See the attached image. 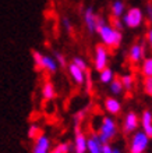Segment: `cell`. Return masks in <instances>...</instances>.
<instances>
[{"instance_id":"cell-1","label":"cell","mask_w":152,"mask_h":153,"mask_svg":"<svg viewBox=\"0 0 152 153\" xmlns=\"http://www.w3.org/2000/svg\"><path fill=\"white\" fill-rule=\"evenodd\" d=\"M96 32L99 33V38H100V42L103 45L105 48L108 49H116L119 48L123 42V33L120 31L115 29L110 24H106L103 27H100Z\"/></svg>"},{"instance_id":"cell-2","label":"cell","mask_w":152,"mask_h":153,"mask_svg":"<svg viewBox=\"0 0 152 153\" xmlns=\"http://www.w3.org/2000/svg\"><path fill=\"white\" fill-rule=\"evenodd\" d=\"M32 59H34V64H35V70L36 71H46L49 74H56L57 73V65L55 57L46 56L42 54L38 50H32Z\"/></svg>"},{"instance_id":"cell-3","label":"cell","mask_w":152,"mask_h":153,"mask_svg":"<svg viewBox=\"0 0 152 153\" xmlns=\"http://www.w3.org/2000/svg\"><path fill=\"white\" fill-rule=\"evenodd\" d=\"M116 132H117L116 121L113 120L112 117H103L99 125V132H98L100 142L102 143H110L112 138L116 135Z\"/></svg>"},{"instance_id":"cell-4","label":"cell","mask_w":152,"mask_h":153,"mask_svg":"<svg viewBox=\"0 0 152 153\" xmlns=\"http://www.w3.org/2000/svg\"><path fill=\"white\" fill-rule=\"evenodd\" d=\"M121 21H123L124 27L136 29L138 27H141V24L144 22V13L138 7H131V8H128V10H126Z\"/></svg>"},{"instance_id":"cell-5","label":"cell","mask_w":152,"mask_h":153,"mask_svg":"<svg viewBox=\"0 0 152 153\" xmlns=\"http://www.w3.org/2000/svg\"><path fill=\"white\" fill-rule=\"evenodd\" d=\"M149 146V138L142 131H136L130 139L128 152L130 153H145Z\"/></svg>"},{"instance_id":"cell-6","label":"cell","mask_w":152,"mask_h":153,"mask_svg":"<svg viewBox=\"0 0 152 153\" xmlns=\"http://www.w3.org/2000/svg\"><path fill=\"white\" fill-rule=\"evenodd\" d=\"M109 63V49L105 48L102 43H99L95 48V53H94V67L96 71H100L108 67Z\"/></svg>"},{"instance_id":"cell-7","label":"cell","mask_w":152,"mask_h":153,"mask_svg":"<svg viewBox=\"0 0 152 153\" xmlns=\"http://www.w3.org/2000/svg\"><path fill=\"white\" fill-rule=\"evenodd\" d=\"M74 153H87V137L81 131L80 125H74V141H73Z\"/></svg>"},{"instance_id":"cell-8","label":"cell","mask_w":152,"mask_h":153,"mask_svg":"<svg viewBox=\"0 0 152 153\" xmlns=\"http://www.w3.org/2000/svg\"><path fill=\"white\" fill-rule=\"evenodd\" d=\"M145 56V43L144 42H138V43H134L131 48L128 49V61L131 64H138L141 60H144Z\"/></svg>"},{"instance_id":"cell-9","label":"cell","mask_w":152,"mask_h":153,"mask_svg":"<svg viewBox=\"0 0 152 153\" xmlns=\"http://www.w3.org/2000/svg\"><path fill=\"white\" fill-rule=\"evenodd\" d=\"M140 127V117L134 111H128L124 116L123 120V132L124 134H133L136 132Z\"/></svg>"},{"instance_id":"cell-10","label":"cell","mask_w":152,"mask_h":153,"mask_svg":"<svg viewBox=\"0 0 152 153\" xmlns=\"http://www.w3.org/2000/svg\"><path fill=\"white\" fill-rule=\"evenodd\" d=\"M32 153H50V139L43 132L34 139Z\"/></svg>"},{"instance_id":"cell-11","label":"cell","mask_w":152,"mask_h":153,"mask_svg":"<svg viewBox=\"0 0 152 153\" xmlns=\"http://www.w3.org/2000/svg\"><path fill=\"white\" fill-rule=\"evenodd\" d=\"M67 67H68V74H70V76H71L73 82L77 84V85H84L85 73H87V71L78 68V67H77L76 64H73V63L67 64Z\"/></svg>"},{"instance_id":"cell-12","label":"cell","mask_w":152,"mask_h":153,"mask_svg":"<svg viewBox=\"0 0 152 153\" xmlns=\"http://www.w3.org/2000/svg\"><path fill=\"white\" fill-rule=\"evenodd\" d=\"M140 124L142 127V132L151 139L152 138V113L149 110H145L140 117Z\"/></svg>"},{"instance_id":"cell-13","label":"cell","mask_w":152,"mask_h":153,"mask_svg":"<svg viewBox=\"0 0 152 153\" xmlns=\"http://www.w3.org/2000/svg\"><path fill=\"white\" fill-rule=\"evenodd\" d=\"M103 106L106 113L110 114V116H117L121 111V103L117 99H115V97H106Z\"/></svg>"},{"instance_id":"cell-14","label":"cell","mask_w":152,"mask_h":153,"mask_svg":"<svg viewBox=\"0 0 152 153\" xmlns=\"http://www.w3.org/2000/svg\"><path fill=\"white\" fill-rule=\"evenodd\" d=\"M103 143L100 142L98 134H92L89 138H87V152L88 153H102Z\"/></svg>"},{"instance_id":"cell-15","label":"cell","mask_w":152,"mask_h":153,"mask_svg":"<svg viewBox=\"0 0 152 153\" xmlns=\"http://www.w3.org/2000/svg\"><path fill=\"white\" fill-rule=\"evenodd\" d=\"M84 22L89 33L96 32V14L92 8H87L84 11Z\"/></svg>"},{"instance_id":"cell-16","label":"cell","mask_w":152,"mask_h":153,"mask_svg":"<svg viewBox=\"0 0 152 153\" xmlns=\"http://www.w3.org/2000/svg\"><path fill=\"white\" fill-rule=\"evenodd\" d=\"M42 97H43L45 100H52L56 97V89H55V85L52 82H49L46 81L43 85H42Z\"/></svg>"},{"instance_id":"cell-17","label":"cell","mask_w":152,"mask_h":153,"mask_svg":"<svg viewBox=\"0 0 152 153\" xmlns=\"http://www.w3.org/2000/svg\"><path fill=\"white\" fill-rule=\"evenodd\" d=\"M110 13H112V17H116V18H120L123 17V14L126 13V4L121 0H115L110 6Z\"/></svg>"},{"instance_id":"cell-18","label":"cell","mask_w":152,"mask_h":153,"mask_svg":"<svg viewBox=\"0 0 152 153\" xmlns=\"http://www.w3.org/2000/svg\"><path fill=\"white\" fill-rule=\"evenodd\" d=\"M113 78H115V74H113L112 68L106 67V68H103V70H100V71H99V81H100V84H105V85L110 84V82L113 81Z\"/></svg>"},{"instance_id":"cell-19","label":"cell","mask_w":152,"mask_h":153,"mask_svg":"<svg viewBox=\"0 0 152 153\" xmlns=\"http://www.w3.org/2000/svg\"><path fill=\"white\" fill-rule=\"evenodd\" d=\"M120 81H121V84H123L124 91H131L134 88V85H136V78H134L133 74H124L120 78Z\"/></svg>"},{"instance_id":"cell-20","label":"cell","mask_w":152,"mask_h":153,"mask_svg":"<svg viewBox=\"0 0 152 153\" xmlns=\"http://www.w3.org/2000/svg\"><path fill=\"white\" fill-rule=\"evenodd\" d=\"M141 74L145 76H152V57H147L141 64Z\"/></svg>"},{"instance_id":"cell-21","label":"cell","mask_w":152,"mask_h":153,"mask_svg":"<svg viewBox=\"0 0 152 153\" xmlns=\"http://www.w3.org/2000/svg\"><path fill=\"white\" fill-rule=\"evenodd\" d=\"M110 91H112L113 95H120V93H123L124 88H123V84H121L120 78H117V76L113 78V81L110 82Z\"/></svg>"},{"instance_id":"cell-22","label":"cell","mask_w":152,"mask_h":153,"mask_svg":"<svg viewBox=\"0 0 152 153\" xmlns=\"http://www.w3.org/2000/svg\"><path fill=\"white\" fill-rule=\"evenodd\" d=\"M39 134H42V129H40V127L38 124H31L29 125V128H28V132H27V135H28L29 139H35Z\"/></svg>"},{"instance_id":"cell-23","label":"cell","mask_w":152,"mask_h":153,"mask_svg":"<svg viewBox=\"0 0 152 153\" xmlns=\"http://www.w3.org/2000/svg\"><path fill=\"white\" fill-rule=\"evenodd\" d=\"M71 63H73V64H76L77 67H78V68L84 70V71H88V64H87V61H85L84 59H82V57H78V56L73 57Z\"/></svg>"},{"instance_id":"cell-24","label":"cell","mask_w":152,"mask_h":153,"mask_svg":"<svg viewBox=\"0 0 152 153\" xmlns=\"http://www.w3.org/2000/svg\"><path fill=\"white\" fill-rule=\"evenodd\" d=\"M142 88H144V92L152 97V76H145L144 82H142Z\"/></svg>"},{"instance_id":"cell-25","label":"cell","mask_w":152,"mask_h":153,"mask_svg":"<svg viewBox=\"0 0 152 153\" xmlns=\"http://www.w3.org/2000/svg\"><path fill=\"white\" fill-rule=\"evenodd\" d=\"M55 60H56L59 67H67V59H66L64 54H61V53H59V52L55 53Z\"/></svg>"},{"instance_id":"cell-26","label":"cell","mask_w":152,"mask_h":153,"mask_svg":"<svg viewBox=\"0 0 152 153\" xmlns=\"http://www.w3.org/2000/svg\"><path fill=\"white\" fill-rule=\"evenodd\" d=\"M110 25H112L115 29H117V31H123L124 29V24L123 21L120 20V18H116V17H112V20H110Z\"/></svg>"},{"instance_id":"cell-27","label":"cell","mask_w":152,"mask_h":153,"mask_svg":"<svg viewBox=\"0 0 152 153\" xmlns=\"http://www.w3.org/2000/svg\"><path fill=\"white\" fill-rule=\"evenodd\" d=\"M84 86H85V89H87V92H88V93L92 92V75H91V73H89V71H87V73H85Z\"/></svg>"},{"instance_id":"cell-28","label":"cell","mask_w":152,"mask_h":153,"mask_svg":"<svg viewBox=\"0 0 152 153\" xmlns=\"http://www.w3.org/2000/svg\"><path fill=\"white\" fill-rule=\"evenodd\" d=\"M55 150H56L57 153H68L71 150V146L68 145V143H66V142H63V143H59V145L55 148Z\"/></svg>"},{"instance_id":"cell-29","label":"cell","mask_w":152,"mask_h":153,"mask_svg":"<svg viewBox=\"0 0 152 153\" xmlns=\"http://www.w3.org/2000/svg\"><path fill=\"white\" fill-rule=\"evenodd\" d=\"M85 117V110H80L78 113H76V116H74V125H80L81 121L84 120Z\"/></svg>"},{"instance_id":"cell-30","label":"cell","mask_w":152,"mask_h":153,"mask_svg":"<svg viewBox=\"0 0 152 153\" xmlns=\"http://www.w3.org/2000/svg\"><path fill=\"white\" fill-rule=\"evenodd\" d=\"M63 25H64V28H66V31H68V32H71V31H73L71 22H70V20H68V18H63Z\"/></svg>"},{"instance_id":"cell-31","label":"cell","mask_w":152,"mask_h":153,"mask_svg":"<svg viewBox=\"0 0 152 153\" xmlns=\"http://www.w3.org/2000/svg\"><path fill=\"white\" fill-rule=\"evenodd\" d=\"M112 146H110V143H103V146H102V153H112Z\"/></svg>"},{"instance_id":"cell-32","label":"cell","mask_w":152,"mask_h":153,"mask_svg":"<svg viewBox=\"0 0 152 153\" xmlns=\"http://www.w3.org/2000/svg\"><path fill=\"white\" fill-rule=\"evenodd\" d=\"M147 13H148V18L152 24V1H149V3L147 4Z\"/></svg>"},{"instance_id":"cell-33","label":"cell","mask_w":152,"mask_h":153,"mask_svg":"<svg viewBox=\"0 0 152 153\" xmlns=\"http://www.w3.org/2000/svg\"><path fill=\"white\" fill-rule=\"evenodd\" d=\"M147 43H148V46L152 49V28L148 31V33H147Z\"/></svg>"},{"instance_id":"cell-34","label":"cell","mask_w":152,"mask_h":153,"mask_svg":"<svg viewBox=\"0 0 152 153\" xmlns=\"http://www.w3.org/2000/svg\"><path fill=\"white\" fill-rule=\"evenodd\" d=\"M112 153H121V150L119 148H113L112 149Z\"/></svg>"}]
</instances>
